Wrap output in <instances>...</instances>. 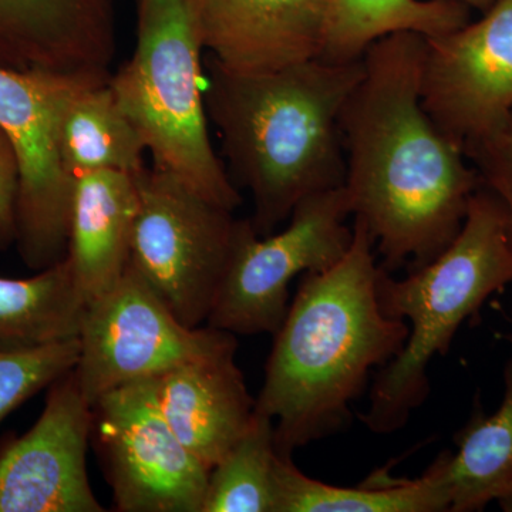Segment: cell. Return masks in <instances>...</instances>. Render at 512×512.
<instances>
[{"instance_id":"1","label":"cell","mask_w":512,"mask_h":512,"mask_svg":"<svg viewBox=\"0 0 512 512\" xmlns=\"http://www.w3.org/2000/svg\"><path fill=\"white\" fill-rule=\"evenodd\" d=\"M424 49L426 37L410 32L373 43L340 121L343 187L387 272L436 259L457 237L481 187L464 148L424 109Z\"/></svg>"},{"instance_id":"2","label":"cell","mask_w":512,"mask_h":512,"mask_svg":"<svg viewBox=\"0 0 512 512\" xmlns=\"http://www.w3.org/2000/svg\"><path fill=\"white\" fill-rule=\"evenodd\" d=\"M375 241L353 218L345 256L322 272H306L274 335L255 412L276 420L275 447L298 448L339 433L369 373L399 355L406 320L384 315L376 295Z\"/></svg>"},{"instance_id":"3","label":"cell","mask_w":512,"mask_h":512,"mask_svg":"<svg viewBox=\"0 0 512 512\" xmlns=\"http://www.w3.org/2000/svg\"><path fill=\"white\" fill-rule=\"evenodd\" d=\"M205 109L217 127L235 187L254 201L259 237L299 202L345 183L343 110L362 79L355 62L309 60L268 73H235L205 53Z\"/></svg>"},{"instance_id":"4","label":"cell","mask_w":512,"mask_h":512,"mask_svg":"<svg viewBox=\"0 0 512 512\" xmlns=\"http://www.w3.org/2000/svg\"><path fill=\"white\" fill-rule=\"evenodd\" d=\"M512 284V248L503 205L483 184L454 241L430 264L394 279L380 266L376 295L384 315L409 320V338L382 367L360 419L377 434L403 429L430 393L427 369L495 292Z\"/></svg>"},{"instance_id":"5","label":"cell","mask_w":512,"mask_h":512,"mask_svg":"<svg viewBox=\"0 0 512 512\" xmlns=\"http://www.w3.org/2000/svg\"><path fill=\"white\" fill-rule=\"evenodd\" d=\"M136 46L109 86L136 127L153 167L205 200L234 212L242 204L208 133L204 47L192 0H134Z\"/></svg>"},{"instance_id":"6","label":"cell","mask_w":512,"mask_h":512,"mask_svg":"<svg viewBox=\"0 0 512 512\" xmlns=\"http://www.w3.org/2000/svg\"><path fill=\"white\" fill-rule=\"evenodd\" d=\"M130 264L188 328L207 325L244 220L174 175L144 167Z\"/></svg>"},{"instance_id":"7","label":"cell","mask_w":512,"mask_h":512,"mask_svg":"<svg viewBox=\"0 0 512 512\" xmlns=\"http://www.w3.org/2000/svg\"><path fill=\"white\" fill-rule=\"evenodd\" d=\"M110 76L0 66V128L19 164L15 245L33 271L59 264L69 254L76 180L60 156L64 114L77 94Z\"/></svg>"},{"instance_id":"8","label":"cell","mask_w":512,"mask_h":512,"mask_svg":"<svg viewBox=\"0 0 512 512\" xmlns=\"http://www.w3.org/2000/svg\"><path fill=\"white\" fill-rule=\"evenodd\" d=\"M350 217L342 185L299 202L278 234L259 237L251 220H244L207 325L237 336H274L288 312L292 279L326 271L349 251Z\"/></svg>"},{"instance_id":"9","label":"cell","mask_w":512,"mask_h":512,"mask_svg":"<svg viewBox=\"0 0 512 512\" xmlns=\"http://www.w3.org/2000/svg\"><path fill=\"white\" fill-rule=\"evenodd\" d=\"M79 340L74 375L90 406L123 384L238 348L227 330L183 325L130 264L119 284L86 306Z\"/></svg>"},{"instance_id":"10","label":"cell","mask_w":512,"mask_h":512,"mask_svg":"<svg viewBox=\"0 0 512 512\" xmlns=\"http://www.w3.org/2000/svg\"><path fill=\"white\" fill-rule=\"evenodd\" d=\"M120 512H202L210 468L175 436L156 377L134 380L92 404V436Z\"/></svg>"},{"instance_id":"11","label":"cell","mask_w":512,"mask_h":512,"mask_svg":"<svg viewBox=\"0 0 512 512\" xmlns=\"http://www.w3.org/2000/svg\"><path fill=\"white\" fill-rule=\"evenodd\" d=\"M420 89L431 119L463 148L503 126L512 114V0L426 37Z\"/></svg>"},{"instance_id":"12","label":"cell","mask_w":512,"mask_h":512,"mask_svg":"<svg viewBox=\"0 0 512 512\" xmlns=\"http://www.w3.org/2000/svg\"><path fill=\"white\" fill-rule=\"evenodd\" d=\"M92 406L74 369L47 387L32 429L0 441V512H103L87 476Z\"/></svg>"},{"instance_id":"13","label":"cell","mask_w":512,"mask_h":512,"mask_svg":"<svg viewBox=\"0 0 512 512\" xmlns=\"http://www.w3.org/2000/svg\"><path fill=\"white\" fill-rule=\"evenodd\" d=\"M204 52L235 73H268L318 59L329 0H192Z\"/></svg>"},{"instance_id":"14","label":"cell","mask_w":512,"mask_h":512,"mask_svg":"<svg viewBox=\"0 0 512 512\" xmlns=\"http://www.w3.org/2000/svg\"><path fill=\"white\" fill-rule=\"evenodd\" d=\"M116 50V0H0V66L110 74Z\"/></svg>"},{"instance_id":"15","label":"cell","mask_w":512,"mask_h":512,"mask_svg":"<svg viewBox=\"0 0 512 512\" xmlns=\"http://www.w3.org/2000/svg\"><path fill=\"white\" fill-rule=\"evenodd\" d=\"M237 350L198 357L156 377L165 420L210 470L227 456L254 419L255 399L235 363Z\"/></svg>"},{"instance_id":"16","label":"cell","mask_w":512,"mask_h":512,"mask_svg":"<svg viewBox=\"0 0 512 512\" xmlns=\"http://www.w3.org/2000/svg\"><path fill=\"white\" fill-rule=\"evenodd\" d=\"M134 175L101 171L76 178L67 258L86 306L119 284L130 262L138 208Z\"/></svg>"},{"instance_id":"17","label":"cell","mask_w":512,"mask_h":512,"mask_svg":"<svg viewBox=\"0 0 512 512\" xmlns=\"http://www.w3.org/2000/svg\"><path fill=\"white\" fill-rule=\"evenodd\" d=\"M274 483L275 512H450L440 456L416 480L377 471L357 487H338L313 480L293 464L292 457L278 453Z\"/></svg>"},{"instance_id":"18","label":"cell","mask_w":512,"mask_h":512,"mask_svg":"<svg viewBox=\"0 0 512 512\" xmlns=\"http://www.w3.org/2000/svg\"><path fill=\"white\" fill-rule=\"evenodd\" d=\"M512 343V335H507ZM457 450L440 454L450 512L481 511L512 488V356L504 367V396L490 416L474 414L456 436Z\"/></svg>"},{"instance_id":"19","label":"cell","mask_w":512,"mask_h":512,"mask_svg":"<svg viewBox=\"0 0 512 512\" xmlns=\"http://www.w3.org/2000/svg\"><path fill=\"white\" fill-rule=\"evenodd\" d=\"M84 309L69 258L32 278H0V352L79 338Z\"/></svg>"},{"instance_id":"20","label":"cell","mask_w":512,"mask_h":512,"mask_svg":"<svg viewBox=\"0 0 512 512\" xmlns=\"http://www.w3.org/2000/svg\"><path fill=\"white\" fill-rule=\"evenodd\" d=\"M470 8L454 0H329L322 59L355 62L394 33L444 35L470 22Z\"/></svg>"},{"instance_id":"21","label":"cell","mask_w":512,"mask_h":512,"mask_svg":"<svg viewBox=\"0 0 512 512\" xmlns=\"http://www.w3.org/2000/svg\"><path fill=\"white\" fill-rule=\"evenodd\" d=\"M109 80L82 90L64 114L60 156L74 180L101 171L137 174L146 167V146L114 99Z\"/></svg>"},{"instance_id":"22","label":"cell","mask_w":512,"mask_h":512,"mask_svg":"<svg viewBox=\"0 0 512 512\" xmlns=\"http://www.w3.org/2000/svg\"><path fill=\"white\" fill-rule=\"evenodd\" d=\"M254 414L248 430L211 468L202 512H275V426Z\"/></svg>"},{"instance_id":"23","label":"cell","mask_w":512,"mask_h":512,"mask_svg":"<svg viewBox=\"0 0 512 512\" xmlns=\"http://www.w3.org/2000/svg\"><path fill=\"white\" fill-rule=\"evenodd\" d=\"M79 338L0 352V423L77 365Z\"/></svg>"},{"instance_id":"24","label":"cell","mask_w":512,"mask_h":512,"mask_svg":"<svg viewBox=\"0 0 512 512\" xmlns=\"http://www.w3.org/2000/svg\"><path fill=\"white\" fill-rule=\"evenodd\" d=\"M481 184L503 205L512 248V114L503 126L464 147Z\"/></svg>"},{"instance_id":"25","label":"cell","mask_w":512,"mask_h":512,"mask_svg":"<svg viewBox=\"0 0 512 512\" xmlns=\"http://www.w3.org/2000/svg\"><path fill=\"white\" fill-rule=\"evenodd\" d=\"M19 164L12 141L0 128V249L15 245Z\"/></svg>"},{"instance_id":"26","label":"cell","mask_w":512,"mask_h":512,"mask_svg":"<svg viewBox=\"0 0 512 512\" xmlns=\"http://www.w3.org/2000/svg\"><path fill=\"white\" fill-rule=\"evenodd\" d=\"M454 2L461 3V5L467 6L470 9H476L478 12H485L494 5L497 0H454Z\"/></svg>"},{"instance_id":"27","label":"cell","mask_w":512,"mask_h":512,"mask_svg":"<svg viewBox=\"0 0 512 512\" xmlns=\"http://www.w3.org/2000/svg\"><path fill=\"white\" fill-rule=\"evenodd\" d=\"M497 503L500 505L501 510L512 512V488L508 493H505L503 497L498 498Z\"/></svg>"}]
</instances>
